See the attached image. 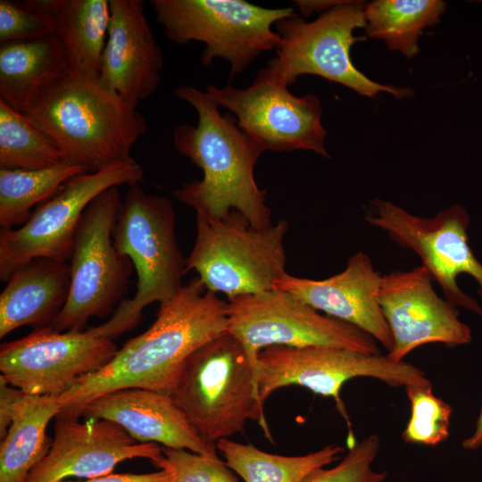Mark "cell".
Listing matches in <instances>:
<instances>
[{"label": "cell", "mask_w": 482, "mask_h": 482, "mask_svg": "<svg viewBox=\"0 0 482 482\" xmlns=\"http://www.w3.org/2000/svg\"><path fill=\"white\" fill-rule=\"evenodd\" d=\"M227 331V301L195 277L160 303L153 324L128 340L108 364L80 377L57 397V415L79 420L90 401L121 388L170 394L188 356Z\"/></svg>", "instance_id": "obj_1"}, {"label": "cell", "mask_w": 482, "mask_h": 482, "mask_svg": "<svg viewBox=\"0 0 482 482\" xmlns=\"http://www.w3.org/2000/svg\"><path fill=\"white\" fill-rule=\"evenodd\" d=\"M174 94L197 114L195 126L181 124L174 129V146L203 171L202 179L173 190L175 197L206 218L219 219L237 211L255 228L271 226L266 191L254 179V166L263 150L240 129L234 117L220 112L207 91L181 86Z\"/></svg>", "instance_id": "obj_2"}, {"label": "cell", "mask_w": 482, "mask_h": 482, "mask_svg": "<svg viewBox=\"0 0 482 482\" xmlns=\"http://www.w3.org/2000/svg\"><path fill=\"white\" fill-rule=\"evenodd\" d=\"M136 108L99 78L69 72L24 114L58 147L64 162L95 172L133 159L130 151L147 129Z\"/></svg>", "instance_id": "obj_3"}, {"label": "cell", "mask_w": 482, "mask_h": 482, "mask_svg": "<svg viewBox=\"0 0 482 482\" xmlns=\"http://www.w3.org/2000/svg\"><path fill=\"white\" fill-rule=\"evenodd\" d=\"M112 239L117 251L133 263L137 283L133 298H124L107 321L89 328L112 340L135 328L146 306L174 296L183 287L181 281L187 272L171 201L145 193L138 184L129 186L126 193Z\"/></svg>", "instance_id": "obj_4"}, {"label": "cell", "mask_w": 482, "mask_h": 482, "mask_svg": "<svg viewBox=\"0 0 482 482\" xmlns=\"http://www.w3.org/2000/svg\"><path fill=\"white\" fill-rule=\"evenodd\" d=\"M170 395L207 444L243 431L247 420L257 421L271 440L255 369L243 345L229 331L188 356Z\"/></svg>", "instance_id": "obj_5"}, {"label": "cell", "mask_w": 482, "mask_h": 482, "mask_svg": "<svg viewBox=\"0 0 482 482\" xmlns=\"http://www.w3.org/2000/svg\"><path fill=\"white\" fill-rule=\"evenodd\" d=\"M286 220L258 229L238 212L219 219L196 214V236L186 270L228 298L265 292L286 272Z\"/></svg>", "instance_id": "obj_6"}, {"label": "cell", "mask_w": 482, "mask_h": 482, "mask_svg": "<svg viewBox=\"0 0 482 482\" xmlns=\"http://www.w3.org/2000/svg\"><path fill=\"white\" fill-rule=\"evenodd\" d=\"M364 8L363 1H342L312 21H305L296 14L278 21L275 27L280 43L276 56L259 73L287 87L298 77L309 74L368 97L380 92L396 98L411 96V89L375 82L353 65L350 51L360 38L353 33L365 28Z\"/></svg>", "instance_id": "obj_7"}, {"label": "cell", "mask_w": 482, "mask_h": 482, "mask_svg": "<svg viewBox=\"0 0 482 482\" xmlns=\"http://www.w3.org/2000/svg\"><path fill=\"white\" fill-rule=\"evenodd\" d=\"M156 21L170 41L204 44L201 62H229L230 76L243 72L263 52L277 48L278 21L295 14L292 7L264 8L243 0H152Z\"/></svg>", "instance_id": "obj_8"}, {"label": "cell", "mask_w": 482, "mask_h": 482, "mask_svg": "<svg viewBox=\"0 0 482 482\" xmlns=\"http://www.w3.org/2000/svg\"><path fill=\"white\" fill-rule=\"evenodd\" d=\"M363 377L378 379L394 387L432 386L420 369L404 361H394L387 354L337 347L272 345L259 352L255 365V381L262 403L274 391L287 386H303L317 395L333 398L349 427L348 449L357 442L341 398V389L348 380Z\"/></svg>", "instance_id": "obj_9"}, {"label": "cell", "mask_w": 482, "mask_h": 482, "mask_svg": "<svg viewBox=\"0 0 482 482\" xmlns=\"http://www.w3.org/2000/svg\"><path fill=\"white\" fill-rule=\"evenodd\" d=\"M121 204L119 187H112L84 211L69 263L68 299L51 326L55 330H82L90 318H105L124 299L133 263L112 239Z\"/></svg>", "instance_id": "obj_10"}, {"label": "cell", "mask_w": 482, "mask_h": 482, "mask_svg": "<svg viewBox=\"0 0 482 482\" xmlns=\"http://www.w3.org/2000/svg\"><path fill=\"white\" fill-rule=\"evenodd\" d=\"M227 315L228 331L243 345L254 369L259 352L272 345L380 353L377 341L363 330L320 313L284 290L228 298Z\"/></svg>", "instance_id": "obj_11"}, {"label": "cell", "mask_w": 482, "mask_h": 482, "mask_svg": "<svg viewBox=\"0 0 482 482\" xmlns=\"http://www.w3.org/2000/svg\"><path fill=\"white\" fill-rule=\"evenodd\" d=\"M143 169L134 159L69 179L37 205L18 229L0 231V278L7 281L21 265L35 258L71 259L74 237L87 205L112 187L137 185Z\"/></svg>", "instance_id": "obj_12"}, {"label": "cell", "mask_w": 482, "mask_h": 482, "mask_svg": "<svg viewBox=\"0 0 482 482\" xmlns=\"http://www.w3.org/2000/svg\"><path fill=\"white\" fill-rule=\"evenodd\" d=\"M372 204L376 214L365 220L401 247L415 253L452 306L481 315L482 308L477 300L457 282L461 274L471 276L482 297V263L469 244L470 220L466 208L453 204L432 217H422L388 201L376 199Z\"/></svg>", "instance_id": "obj_13"}, {"label": "cell", "mask_w": 482, "mask_h": 482, "mask_svg": "<svg viewBox=\"0 0 482 482\" xmlns=\"http://www.w3.org/2000/svg\"><path fill=\"white\" fill-rule=\"evenodd\" d=\"M206 91L235 115L240 129L263 152L307 150L329 156L320 101L315 95H293L287 86L259 72L247 87L209 85Z\"/></svg>", "instance_id": "obj_14"}, {"label": "cell", "mask_w": 482, "mask_h": 482, "mask_svg": "<svg viewBox=\"0 0 482 482\" xmlns=\"http://www.w3.org/2000/svg\"><path fill=\"white\" fill-rule=\"evenodd\" d=\"M113 340L87 330L35 328L0 347V378L31 395L58 397L75 381L110 362Z\"/></svg>", "instance_id": "obj_15"}, {"label": "cell", "mask_w": 482, "mask_h": 482, "mask_svg": "<svg viewBox=\"0 0 482 482\" xmlns=\"http://www.w3.org/2000/svg\"><path fill=\"white\" fill-rule=\"evenodd\" d=\"M432 281L423 264L381 277L379 303L393 339L387 355L394 361H403L423 345L457 346L472 340L470 326L460 320L456 308L436 294Z\"/></svg>", "instance_id": "obj_16"}, {"label": "cell", "mask_w": 482, "mask_h": 482, "mask_svg": "<svg viewBox=\"0 0 482 482\" xmlns=\"http://www.w3.org/2000/svg\"><path fill=\"white\" fill-rule=\"evenodd\" d=\"M162 454V446L137 441L112 421L86 419L79 422L56 416L51 447L24 482L90 479L112 473L123 461L144 458L154 462Z\"/></svg>", "instance_id": "obj_17"}, {"label": "cell", "mask_w": 482, "mask_h": 482, "mask_svg": "<svg viewBox=\"0 0 482 482\" xmlns=\"http://www.w3.org/2000/svg\"><path fill=\"white\" fill-rule=\"evenodd\" d=\"M110 22L100 81L137 107L157 90L163 68L161 47L142 0H110Z\"/></svg>", "instance_id": "obj_18"}, {"label": "cell", "mask_w": 482, "mask_h": 482, "mask_svg": "<svg viewBox=\"0 0 482 482\" xmlns=\"http://www.w3.org/2000/svg\"><path fill=\"white\" fill-rule=\"evenodd\" d=\"M381 277L370 258L358 252L337 274L312 279L285 273L273 288L289 292L317 311L359 328L389 352L393 339L379 303Z\"/></svg>", "instance_id": "obj_19"}, {"label": "cell", "mask_w": 482, "mask_h": 482, "mask_svg": "<svg viewBox=\"0 0 482 482\" xmlns=\"http://www.w3.org/2000/svg\"><path fill=\"white\" fill-rule=\"evenodd\" d=\"M82 416L112 421L141 443L218 457L216 445L201 438L167 393L139 387L114 390L87 403Z\"/></svg>", "instance_id": "obj_20"}, {"label": "cell", "mask_w": 482, "mask_h": 482, "mask_svg": "<svg viewBox=\"0 0 482 482\" xmlns=\"http://www.w3.org/2000/svg\"><path fill=\"white\" fill-rule=\"evenodd\" d=\"M0 295V338L25 325L51 327L68 299L67 262L35 258L18 267Z\"/></svg>", "instance_id": "obj_21"}, {"label": "cell", "mask_w": 482, "mask_h": 482, "mask_svg": "<svg viewBox=\"0 0 482 482\" xmlns=\"http://www.w3.org/2000/svg\"><path fill=\"white\" fill-rule=\"evenodd\" d=\"M21 4L50 21L70 72L99 78L111 17L108 0H26Z\"/></svg>", "instance_id": "obj_22"}, {"label": "cell", "mask_w": 482, "mask_h": 482, "mask_svg": "<svg viewBox=\"0 0 482 482\" xmlns=\"http://www.w3.org/2000/svg\"><path fill=\"white\" fill-rule=\"evenodd\" d=\"M69 72L54 35L1 44L0 99L25 113L48 87Z\"/></svg>", "instance_id": "obj_23"}, {"label": "cell", "mask_w": 482, "mask_h": 482, "mask_svg": "<svg viewBox=\"0 0 482 482\" xmlns=\"http://www.w3.org/2000/svg\"><path fill=\"white\" fill-rule=\"evenodd\" d=\"M60 410L57 397L23 394L1 440L0 482H24L46 455L52 445L46 428Z\"/></svg>", "instance_id": "obj_24"}, {"label": "cell", "mask_w": 482, "mask_h": 482, "mask_svg": "<svg viewBox=\"0 0 482 482\" xmlns=\"http://www.w3.org/2000/svg\"><path fill=\"white\" fill-rule=\"evenodd\" d=\"M215 445L226 464L245 482H302L313 470L337 461L345 450L328 445L308 454L284 456L229 438Z\"/></svg>", "instance_id": "obj_25"}, {"label": "cell", "mask_w": 482, "mask_h": 482, "mask_svg": "<svg viewBox=\"0 0 482 482\" xmlns=\"http://www.w3.org/2000/svg\"><path fill=\"white\" fill-rule=\"evenodd\" d=\"M445 9L439 0H376L365 4V31L410 59L419 52L423 29L436 25Z\"/></svg>", "instance_id": "obj_26"}, {"label": "cell", "mask_w": 482, "mask_h": 482, "mask_svg": "<svg viewBox=\"0 0 482 482\" xmlns=\"http://www.w3.org/2000/svg\"><path fill=\"white\" fill-rule=\"evenodd\" d=\"M87 172L66 162L43 170L0 168V226L11 229L22 226L31 208L54 196L71 178Z\"/></svg>", "instance_id": "obj_27"}, {"label": "cell", "mask_w": 482, "mask_h": 482, "mask_svg": "<svg viewBox=\"0 0 482 482\" xmlns=\"http://www.w3.org/2000/svg\"><path fill=\"white\" fill-rule=\"evenodd\" d=\"M63 162L51 139L28 116L0 99V168L43 170Z\"/></svg>", "instance_id": "obj_28"}, {"label": "cell", "mask_w": 482, "mask_h": 482, "mask_svg": "<svg viewBox=\"0 0 482 482\" xmlns=\"http://www.w3.org/2000/svg\"><path fill=\"white\" fill-rule=\"evenodd\" d=\"M411 415L402 434L405 443L437 445L449 437L452 406L432 392V386L405 387Z\"/></svg>", "instance_id": "obj_29"}, {"label": "cell", "mask_w": 482, "mask_h": 482, "mask_svg": "<svg viewBox=\"0 0 482 482\" xmlns=\"http://www.w3.org/2000/svg\"><path fill=\"white\" fill-rule=\"evenodd\" d=\"M379 448L378 436L370 435L350 448L338 464L330 469L319 468L302 482H383L386 472L372 469Z\"/></svg>", "instance_id": "obj_30"}, {"label": "cell", "mask_w": 482, "mask_h": 482, "mask_svg": "<svg viewBox=\"0 0 482 482\" xmlns=\"http://www.w3.org/2000/svg\"><path fill=\"white\" fill-rule=\"evenodd\" d=\"M162 451V456L152 463L159 470H169L173 482H239L234 471L219 457L164 446Z\"/></svg>", "instance_id": "obj_31"}, {"label": "cell", "mask_w": 482, "mask_h": 482, "mask_svg": "<svg viewBox=\"0 0 482 482\" xmlns=\"http://www.w3.org/2000/svg\"><path fill=\"white\" fill-rule=\"evenodd\" d=\"M53 35L50 21L21 2L0 1L1 44L27 41Z\"/></svg>", "instance_id": "obj_32"}, {"label": "cell", "mask_w": 482, "mask_h": 482, "mask_svg": "<svg viewBox=\"0 0 482 482\" xmlns=\"http://www.w3.org/2000/svg\"><path fill=\"white\" fill-rule=\"evenodd\" d=\"M24 392L0 378V436H5L12 422L14 408Z\"/></svg>", "instance_id": "obj_33"}, {"label": "cell", "mask_w": 482, "mask_h": 482, "mask_svg": "<svg viewBox=\"0 0 482 482\" xmlns=\"http://www.w3.org/2000/svg\"><path fill=\"white\" fill-rule=\"evenodd\" d=\"M60 482H173V476L167 470H160L155 472L144 474L110 473L82 481L66 479Z\"/></svg>", "instance_id": "obj_34"}, {"label": "cell", "mask_w": 482, "mask_h": 482, "mask_svg": "<svg viewBox=\"0 0 482 482\" xmlns=\"http://www.w3.org/2000/svg\"><path fill=\"white\" fill-rule=\"evenodd\" d=\"M342 1H313V0H297L295 4L298 10L303 16H310L313 12H325L336 5L341 4Z\"/></svg>", "instance_id": "obj_35"}, {"label": "cell", "mask_w": 482, "mask_h": 482, "mask_svg": "<svg viewBox=\"0 0 482 482\" xmlns=\"http://www.w3.org/2000/svg\"><path fill=\"white\" fill-rule=\"evenodd\" d=\"M482 446V407L476 422V428L471 436L462 441V447L466 450H476Z\"/></svg>", "instance_id": "obj_36"}]
</instances>
